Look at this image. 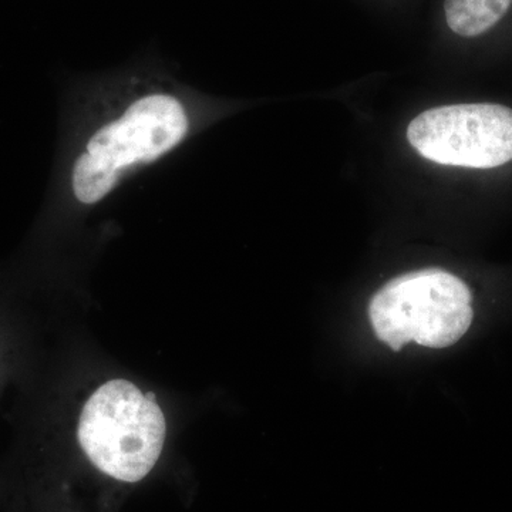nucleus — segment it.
Wrapping results in <instances>:
<instances>
[{"instance_id":"f257e3e1","label":"nucleus","mask_w":512,"mask_h":512,"mask_svg":"<svg viewBox=\"0 0 512 512\" xmlns=\"http://www.w3.org/2000/svg\"><path fill=\"white\" fill-rule=\"evenodd\" d=\"M79 439L84 453L104 474L137 483L163 451L165 419L153 394L127 380L100 386L84 404Z\"/></svg>"},{"instance_id":"f03ea898","label":"nucleus","mask_w":512,"mask_h":512,"mask_svg":"<svg viewBox=\"0 0 512 512\" xmlns=\"http://www.w3.org/2000/svg\"><path fill=\"white\" fill-rule=\"evenodd\" d=\"M369 316L377 338L393 350L410 342L444 349L463 338L473 322L471 292L443 269L410 272L373 296Z\"/></svg>"},{"instance_id":"7ed1b4c3","label":"nucleus","mask_w":512,"mask_h":512,"mask_svg":"<svg viewBox=\"0 0 512 512\" xmlns=\"http://www.w3.org/2000/svg\"><path fill=\"white\" fill-rule=\"evenodd\" d=\"M407 140L433 163L500 167L512 160V110L488 103L436 107L409 124Z\"/></svg>"},{"instance_id":"20e7f679","label":"nucleus","mask_w":512,"mask_h":512,"mask_svg":"<svg viewBox=\"0 0 512 512\" xmlns=\"http://www.w3.org/2000/svg\"><path fill=\"white\" fill-rule=\"evenodd\" d=\"M188 120L180 101L167 94H151L134 101L123 116L101 127L87 144V153L111 173L150 163L183 140Z\"/></svg>"},{"instance_id":"39448f33","label":"nucleus","mask_w":512,"mask_h":512,"mask_svg":"<svg viewBox=\"0 0 512 512\" xmlns=\"http://www.w3.org/2000/svg\"><path fill=\"white\" fill-rule=\"evenodd\" d=\"M511 5L512 0H446L444 13L456 35L476 37L494 28Z\"/></svg>"},{"instance_id":"423d86ee","label":"nucleus","mask_w":512,"mask_h":512,"mask_svg":"<svg viewBox=\"0 0 512 512\" xmlns=\"http://www.w3.org/2000/svg\"><path fill=\"white\" fill-rule=\"evenodd\" d=\"M119 181L100 161L84 151L73 168V191L83 204H94L106 197Z\"/></svg>"}]
</instances>
